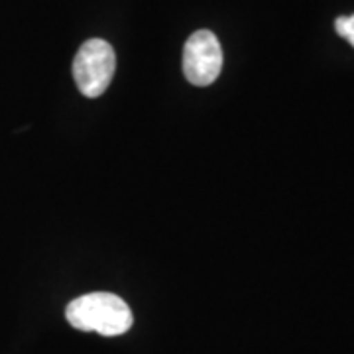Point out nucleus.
I'll list each match as a JSON object with an SVG mask.
<instances>
[{"label": "nucleus", "mask_w": 354, "mask_h": 354, "mask_svg": "<svg viewBox=\"0 0 354 354\" xmlns=\"http://www.w3.org/2000/svg\"><path fill=\"white\" fill-rule=\"evenodd\" d=\"M65 319L77 330L99 333L102 337L124 335L134 323L127 301L106 291H95L73 299L65 309Z\"/></svg>", "instance_id": "nucleus-1"}, {"label": "nucleus", "mask_w": 354, "mask_h": 354, "mask_svg": "<svg viewBox=\"0 0 354 354\" xmlns=\"http://www.w3.org/2000/svg\"><path fill=\"white\" fill-rule=\"evenodd\" d=\"M116 71V55L109 41L99 38L87 39L73 59V77L79 91L88 97H101L109 88Z\"/></svg>", "instance_id": "nucleus-2"}, {"label": "nucleus", "mask_w": 354, "mask_h": 354, "mask_svg": "<svg viewBox=\"0 0 354 354\" xmlns=\"http://www.w3.org/2000/svg\"><path fill=\"white\" fill-rule=\"evenodd\" d=\"M223 69V50L213 32H195L183 50V73L191 85L207 87L215 83Z\"/></svg>", "instance_id": "nucleus-3"}, {"label": "nucleus", "mask_w": 354, "mask_h": 354, "mask_svg": "<svg viewBox=\"0 0 354 354\" xmlns=\"http://www.w3.org/2000/svg\"><path fill=\"white\" fill-rule=\"evenodd\" d=\"M335 30H337L339 36H342L354 48V14L337 18L335 20Z\"/></svg>", "instance_id": "nucleus-4"}]
</instances>
